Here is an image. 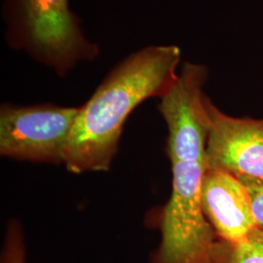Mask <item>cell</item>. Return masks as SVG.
Returning a JSON list of instances; mask_svg holds the SVG:
<instances>
[{"mask_svg":"<svg viewBox=\"0 0 263 263\" xmlns=\"http://www.w3.org/2000/svg\"><path fill=\"white\" fill-rule=\"evenodd\" d=\"M207 78L206 66L185 63L175 83L159 98L158 110L168 130L172 191L162 209L161 239L151 263H218L220 240L201 200L210 124L203 92Z\"/></svg>","mask_w":263,"mask_h":263,"instance_id":"obj_1","label":"cell"},{"mask_svg":"<svg viewBox=\"0 0 263 263\" xmlns=\"http://www.w3.org/2000/svg\"><path fill=\"white\" fill-rule=\"evenodd\" d=\"M178 46H149L116 66L79 107L65 156L72 174L107 172L118 151L129 115L145 100L161 98L175 83Z\"/></svg>","mask_w":263,"mask_h":263,"instance_id":"obj_2","label":"cell"},{"mask_svg":"<svg viewBox=\"0 0 263 263\" xmlns=\"http://www.w3.org/2000/svg\"><path fill=\"white\" fill-rule=\"evenodd\" d=\"M79 107L55 104L15 106L0 110V155L4 158L64 165Z\"/></svg>","mask_w":263,"mask_h":263,"instance_id":"obj_3","label":"cell"},{"mask_svg":"<svg viewBox=\"0 0 263 263\" xmlns=\"http://www.w3.org/2000/svg\"><path fill=\"white\" fill-rule=\"evenodd\" d=\"M207 169L263 179V119L233 117L207 97Z\"/></svg>","mask_w":263,"mask_h":263,"instance_id":"obj_4","label":"cell"},{"mask_svg":"<svg viewBox=\"0 0 263 263\" xmlns=\"http://www.w3.org/2000/svg\"><path fill=\"white\" fill-rule=\"evenodd\" d=\"M29 43L59 70L70 66L89 49L68 0H19Z\"/></svg>","mask_w":263,"mask_h":263,"instance_id":"obj_5","label":"cell"},{"mask_svg":"<svg viewBox=\"0 0 263 263\" xmlns=\"http://www.w3.org/2000/svg\"><path fill=\"white\" fill-rule=\"evenodd\" d=\"M201 200L205 216L219 240L239 243L256 229L249 194L234 175L220 170H206Z\"/></svg>","mask_w":263,"mask_h":263,"instance_id":"obj_6","label":"cell"},{"mask_svg":"<svg viewBox=\"0 0 263 263\" xmlns=\"http://www.w3.org/2000/svg\"><path fill=\"white\" fill-rule=\"evenodd\" d=\"M218 263H263V248L250 239L234 244L220 240Z\"/></svg>","mask_w":263,"mask_h":263,"instance_id":"obj_7","label":"cell"},{"mask_svg":"<svg viewBox=\"0 0 263 263\" xmlns=\"http://www.w3.org/2000/svg\"><path fill=\"white\" fill-rule=\"evenodd\" d=\"M0 263H28L24 230L18 219H10L6 226Z\"/></svg>","mask_w":263,"mask_h":263,"instance_id":"obj_8","label":"cell"},{"mask_svg":"<svg viewBox=\"0 0 263 263\" xmlns=\"http://www.w3.org/2000/svg\"><path fill=\"white\" fill-rule=\"evenodd\" d=\"M243 183L253 209L256 229L263 232V179H254L245 176H236Z\"/></svg>","mask_w":263,"mask_h":263,"instance_id":"obj_9","label":"cell"},{"mask_svg":"<svg viewBox=\"0 0 263 263\" xmlns=\"http://www.w3.org/2000/svg\"><path fill=\"white\" fill-rule=\"evenodd\" d=\"M252 242H254V244L258 245L259 247L263 248V232L258 230V229H254V231L250 234L249 238Z\"/></svg>","mask_w":263,"mask_h":263,"instance_id":"obj_10","label":"cell"}]
</instances>
